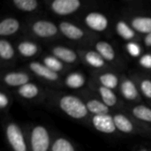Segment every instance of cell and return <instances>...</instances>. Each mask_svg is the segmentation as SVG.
<instances>
[{
	"mask_svg": "<svg viewBox=\"0 0 151 151\" xmlns=\"http://www.w3.org/2000/svg\"><path fill=\"white\" fill-rule=\"evenodd\" d=\"M29 151H50L52 138L43 125H33L26 130Z\"/></svg>",
	"mask_w": 151,
	"mask_h": 151,
	"instance_id": "cell-2",
	"label": "cell"
},
{
	"mask_svg": "<svg viewBox=\"0 0 151 151\" xmlns=\"http://www.w3.org/2000/svg\"><path fill=\"white\" fill-rule=\"evenodd\" d=\"M115 30L117 35L127 42H137L139 39L138 34L133 29L128 21L120 19L115 24Z\"/></svg>",
	"mask_w": 151,
	"mask_h": 151,
	"instance_id": "cell-20",
	"label": "cell"
},
{
	"mask_svg": "<svg viewBox=\"0 0 151 151\" xmlns=\"http://www.w3.org/2000/svg\"><path fill=\"white\" fill-rule=\"evenodd\" d=\"M82 98L86 104L88 111L91 116L102 114H112L113 110L104 104L98 96L90 93L82 94Z\"/></svg>",
	"mask_w": 151,
	"mask_h": 151,
	"instance_id": "cell-14",
	"label": "cell"
},
{
	"mask_svg": "<svg viewBox=\"0 0 151 151\" xmlns=\"http://www.w3.org/2000/svg\"><path fill=\"white\" fill-rule=\"evenodd\" d=\"M6 142L12 151H29L27 133L16 122L5 121L4 126Z\"/></svg>",
	"mask_w": 151,
	"mask_h": 151,
	"instance_id": "cell-3",
	"label": "cell"
},
{
	"mask_svg": "<svg viewBox=\"0 0 151 151\" xmlns=\"http://www.w3.org/2000/svg\"><path fill=\"white\" fill-rule=\"evenodd\" d=\"M50 53L65 65H75L81 58L78 51L63 45H55L50 49Z\"/></svg>",
	"mask_w": 151,
	"mask_h": 151,
	"instance_id": "cell-16",
	"label": "cell"
},
{
	"mask_svg": "<svg viewBox=\"0 0 151 151\" xmlns=\"http://www.w3.org/2000/svg\"><path fill=\"white\" fill-rule=\"evenodd\" d=\"M139 65L146 69V70H151V53H145L142 54V56L139 58Z\"/></svg>",
	"mask_w": 151,
	"mask_h": 151,
	"instance_id": "cell-33",
	"label": "cell"
},
{
	"mask_svg": "<svg viewBox=\"0 0 151 151\" xmlns=\"http://www.w3.org/2000/svg\"><path fill=\"white\" fill-rule=\"evenodd\" d=\"M119 91L121 97L127 102L140 103L142 101V94L133 78L122 76V78H120Z\"/></svg>",
	"mask_w": 151,
	"mask_h": 151,
	"instance_id": "cell-7",
	"label": "cell"
},
{
	"mask_svg": "<svg viewBox=\"0 0 151 151\" xmlns=\"http://www.w3.org/2000/svg\"><path fill=\"white\" fill-rule=\"evenodd\" d=\"M2 80L5 86L19 88L23 85L31 82L32 76L27 72L12 71L5 73L2 77Z\"/></svg>",
	"mask_w": 151,
	"mask_h": 151,
	"instance_id": "cell-15",
	"label": "cell"
},
{
	"mask_svg": "<svg viewBox=\"0 0 151 151\" xmlns=\"http://www.w3.org/2000/svg\"><path fill=\"white\" fill-rule=\"evenodd\" d=\"M127 109V113L140 123L151 127V107L145 104L132 105Z\"/></svg>",
	"mask_w": 151,
	"mask_h": 151,
	"instance_id": "cell-18",
	"label": "cell"
},
{
	"mask_svg": "<svg viewBox=\"0 0 151 151\" xmlns=\"http://www.w3.org/2000/svg\"><path fill=\"white\" fill-rule=\"evenodd\" d=\"M42 63L44 65H46L48 68H50L51 71L59 74L66 72V69H67V66L65 64H64L62 61H60L58 58H57L51 54L45 55L42 58Z\"/></svg>",
	"mask_w": 151,
	"mask_h": 151,
	"instance_id": "cell-28",
	"label": "cell"
},
{
	"mask_svg": "<svg viewBox=\"0 0 151 151\" xmlns=\"http://www.w3.org/2000/svg\"><path fill=\"white\" fill-rule=\"evenodd\" d=\"M58 28L60 34L70 41L80 42L89 37L82 27L70 21H61L58 24Z\"/></svg>",
	"mask_w": 151,
	"mask_h": 151,
	"instance_id": "cell-12",
	"label": "cell"
},
{
	"mask_svg": "<svg viewBox=\"0 0 151 151\" xmlns=\"http://www.w3.org/2000/svg\"><path fill=\"white\" fill-rule=\"evenodd\" d=\"M86 76L81 72H72L64 79V85L71 89H80L86 85Z\"/></svg>",
	"mask_w": 151,
	"mask_h": 151,
	"instance_id": "cell-25",
	"label": "cell"
},
{
	"mask_svg": "<svg viewBox=\"0 0 151 151\" xmlns=\"http://www.w3.org/2000/svg\"><path fill=\"white\" fill-rule=\"evenodd\" d=\"M81 60L88 66L98 70L105 71L110 66L108 63L102 58V56L96 50H83L78 51Z\"/></svg>",
	"mask_w": 151,
	"mask_h": 151,
	"instance_id": "cell-11",
	"label": "cell"
},
{
	"mask_svg": "<svg viewBox=\"0 0 151 151\" xmlns=\"http://www.w3.org/2000/svg\"><path fill=\"white\" fill-rule=\"evenodd\" d=\"M17 95L24 100L33 101L42 96V90L37 84L29 82L17 88Z\"/></svg>",
	"mask_w": 151,
	"mask_h": 151,
	"instance_id": "cell-22",
	"label": "cell"
},
{
	"mask_svg": "<svg viewBox=\"0 0 151 151\" xmlns=\"http://www.w3.org/2000/svg\"><path fill=\"white\" fill-rule=\"evenodd\" d=\"M12 4L17 10L23 12H33L39 8L37 0H12Z\"/></svg>",
	"mask_w": 151,
	"mask_h": 151,
	"instance_id": "cell-30",
	"label": "cell"
},
{
	"mask_svg": "<svg viewBox=\"0 0 151 151\" xmlns=\"http://www.w3.org/2000/svg\"><path fill=\"white\" fill-rule=\"evenodd\" d=\"M114 122L119 133L123 134H151V127H147L133 119L127 113L115 112L113 113Z\"/></svg>",
	"mask_w": 151,
	"mask_h": 151,
	"instance_id": "cell-4",
	"label": "cell"
},
{
	"mask_svg": "<svg viewBox=\"0 0 151 151\" xmlns=\"http://www.w3.org/2000/svg\"><path fill=\"white\" fill-rule=\"evenodd\" d=\"M94 81L107 88L115 90L119 87L120 78L115 73L105 70L95 73Z\"/></svg>",
	"mask_w": 151,
	"mask_h": 151,
	"instance_id": "cell-17",
	"label": "cell"
},
{
	"mask_svg": "<svg viewBox=\"0 0 151 151\" xmlns=\"http://www.w3.org/2000/svg\"><path fill=\"white\" fill-rule=\"evenodd\" d=\"M136 82L140 93L147 99L151 101V79L149 77H143L136 75L133 78Z\"/></svg>",
	"mask_w": 151,
	"mask_h": 151,
	"instance_id": "cell-29",
	"label": "cell"
},
{
	"mask_svg": "<svg viewBox=\"0 0 151 151\" xmlns=\"http://www.w3.org/2000/svg\"><path fill=\"white\" fill-rule=\"evenodd\" d=\"M84 25L95 33H102L109 27L108 17L101 12H90L83 18Z\"/></svg>",
	"mask_w": 151,
	"mask_h": 151,
	"instance_id": "cell-10",
	"label": "cell"
},
{
	"mask_svg": "<svg viewBox=\"0 0 151 151\" xmlns=\"http://www.w3.org/2000/svg\"><path fill=\"white\" fill-rule=\"evenodd\" d=\"M28 30L34 37L42 40L53 39L58 37L60 34L58 25L44 19L33 20L29 24Z\"/></svg>",
	"mask_w": 151,
	"mask_h": 151,
	"instance_id": "cell-5",
	"label": "cell"
},
{
	"mask_svg": "<svg viewBox=\"0 0 151 151\" xmlns=\"http://www.w3.org/2000/svg\"><path fill=\"white\" fill-rule=\"evenodd\" d=\"M143 44L145 47L151 49V33L144 35L143 37Z\"/></svg>",
	"mask_w": 151,
	"mask_h": 151,
	"instance_id": "cell-34",
	"label": "cell"
},
{
	"mask_svg": "<svg viewBox=\"0 0 151 151\" xmlns=\"http://www.w3.org/2000/svg\"><path fill=\"white\" fill-rule=\"evenodd\" d=\"M50 101L65 115L77 121H88L89 114L82 97L73 94L53 93Z\"/></svg>",
	"mask_w": 151,
	"mask_h": 151,
	"instance_id": "cell-1",
	"label": "cell"
},
{
	"mask_svg": "<svg viewBox=\"0 0 151 151\" xmlns=\"http://www.w3.org/2000/svg\"><path fill=\"white\" fill-rule=\"evenodd\" d=\"M89 123L91 127L104 134H115L118 133L113 113L112 114H102V115H93L89 119Z\"/></svg>",
	"mask_w": 151,
	"mask_h": 151,
	"instance_id": "cell-8",
	"label": "cell"
},
{
	"mask_svg": "<svg viewBox=\"0 0 151 151\" xmlns=\"http://www.w3.org/2000/svg\"><path fill=\"white\" fill-rule=\"evenodd\" d=\"M135 151H150L148 149H146V148H144V147H139L138 149H136V150Z\"/></svg>",
	"mask_w": 151,
	"mask_h": 151,
	"instance_id": "cell-35",
	"label": "cell"
},
{
	"mask_svg": "<svg viewBox=\"0 0 151 151\" xmlns=\"http://www.w3.org/2000/svg\"><path fill=\"white\" fill-rule=\"evenodd\" d=\"M89 88H91L92 92L96 94V96H98L100 100L111 109L114 110V109L125 108L123 106V103L119 100L114 90L101 86L96 82H95L94 81L89 84Z\"/></svg>",
	"mask_w": 151,
	"mask_h": 151,
	"instance_id": "cell-6",
	"label": "cell"
},
{
	"mask_svg": "<svg viewBox=\"0 0 151 151\" xmlns=\"http://www.w3.org/2000/svg\"><path fill=\"white\" fill-rule=\"evenodd\" d=\"M12 104V98L10 95L4 89L0 92V109L3 113H6Z\"/></svg>",
	"mask_w": 151,
	"mask_h": 151,
	"instance_id": "cell-32",
	"label": "cell"
},
{
	"mask_svg": "<svg viewBox=\"0 0 151 151\" xmlns=\"http://www.w3.org/2000/svg\"><path fill=\"white\" fill-rule=\"evenodd\" d=\"M126 50L127 53L133 58H141L142 56V45L138 42H129L126 44Z\"/></svg>",
	"mask_w": 151,
	"mask_h": 151,
	"instance_id": "cell-31",
	"label": "cell"
},
{
	"mask_svg": "<svg viewBox=\"0 0 151 151\" xmlns=\"http://www.w3.org/2000/svg\"><path fill=\"white\" fill-rule=\"evenodd\" d=\"M49 9L58 16H68L78 12L82 3L80 0H54L50 3Z\"/></svg>",
	"mask_w": 151,
	"mask_h": 151,
	"instance_id": "cell-9",
	"label": "cell"
},
{
	"mask_svg": "<svg viewBox=\"0 0 151 151\" xmlns=\"http://www.w3.org/2000/svg\"><path fill=\"white\" fill-rule=\"evenodd\" d=\"M0 58L3 62L8 63L15 58V48L7 38L0 40Z\"/></svg>",
	"mask_w": 151,
	"mask_h": 151,
	"instance_id": "cell-27",
	"label": "cell"
},
{
	"mask_svg": "<svg viewBox=\"0 0 151 151\" xmlns=\"http://www.w3.org/2000/svg\"><path fill=\"white\" fill-rule=\"evenodd\" d=\"M95 50L107 63H114L117 60V53L114 47L106 41H97L95 43Z\"/></svg>",
	"mask_w": 151,
	"mask_h": 151,
	"instance_id": "cell-23",
	"label": "cell"
},
{
	"mask_svg": "<svg viewBox=\"0 0 151 151\" xmlns=\"http://www.w3.org/2000/svg\"><path fill=\"white\" fill-rule=\"evenodd\" d=\"M50 151H77L73 143L62 135H55L52 138Z\"/></svg>",
	"mask_w": 151,
	"mask_h": 151,
	"instance_id": "cell-26",
	"label": "cell"
},
{
	"mask_svg": "<svg viewBox=\"0 0 151 151\" xmlns=\"http://www.w3.org/2000/svg\"><path fill=\"white\" fill-rule=\"evenodd\" d=\"M21 28L20 21L14 17H6L0 22V35L6 38L17 34Z\"/></svg>",
	"mask_w": 151,
	"mask_h": 151,
	"instance_id": "cell-21",
	"label": "cell"
},
{
	"mask_svg": "<svg viewBox=\"0 0 151 151\" xmlns=\"http://www.w3.org/2000/svg\"><path fill=\"white\" fill-rule=\"evenodd\" d=\"M27 68L34 75L49 83H58L61 80L59 73L51 71L42 62L32 61L27 65Z\"/></svg>",
	"mask_w": 151,
	"mask_h": 151,
	"instance_id": "cell-13",
	"label": "cell"
},
{
	"mask_svg": "<svg viewBox=\"0 0 151 151\" xmlns=\"http://www.w3.org/2000/svg\"><path fill=\"white\" fill-rule=\"evenodd\" d=\"M128 22L138 35H146L151 33V16L135 15L131 17Z\"/></svg>",
	"mask_w": 151,
	"mask_h": 151,
	"instance_id": "cell-19",
	"label": "cell"
},
{
	"mask_svg": "<svg viewBox=\"0 0 151 151\" xmlns=\"http://www.w3.org/2000/svg\"><path fill=\"white\" fill-rule=\"evenodd\" d=\"M17 51L21 57L29 58L36 56L39 53L40 46L34 41L22 40L17 44Z\"/></svg>",
	"mask_w": 151,
	"mask_h": 151,
	"instance_id": "cell-24",
	"label": "cell"
}]
</instances>
